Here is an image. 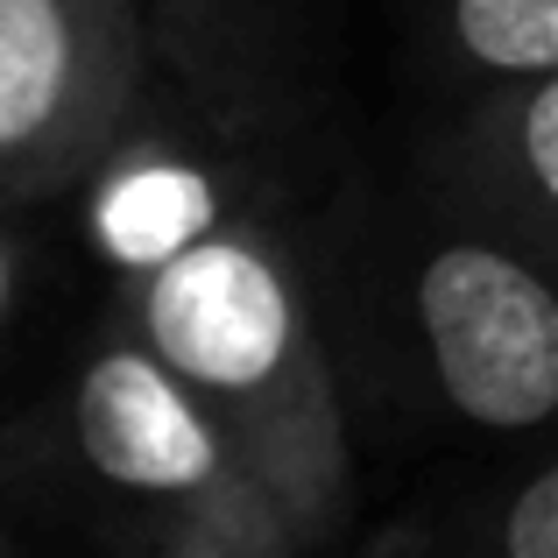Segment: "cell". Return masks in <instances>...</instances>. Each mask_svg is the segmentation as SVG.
Here are the masks:
<instances>
[{
    "instance_id": "1",
    "label": "cell",
    "mask_w": 558,
    "mask_h": 558,
    "mask_svg": "<svg viewBox=\"0 0 558 558\" xmlns=\"http://www.w3.org/2000/svg\"><path fill=\"white\" fill-rule=\"evenodd\" d=\"M135 332L205 396L312 551L347 523L354 438L312 276L269 219H233L135 276Z\"/></svg>"
},
{
    "instance_id": "2",
    "label": "cell",
    "mask_w": 558,
    "mask_h": 558,
    "mask_svg": "<svg viewBox=\"0 0 558 558\" xmlns=\"http://www.w3.org/2000/svg\"><path fill=\"white\" fill-rule=\"evenodd\" d=\"M375 332L438 417L488 438L558 424V269L424 170L368 255Z\"/></svg>"
},
{
    "instance_id": "3",
    "label": "cell",
    "mask_w": 558,
    "mask_h": 558,
    "mask_svg": "<svg viewBox=\"0 0 558 558\" xmlns=\"http://www.w3.org/2000/svg\"><path fill=\"white\" fill-rule=\"evenodd\" d=\"M71 452L107 502L149 517L170 545L312 558V537L247 466L233 432L135 326L93 347L71 381Z\"/></svg>"
},
{
    "instance_id": "4",
    "label": "cell",
    "mask_w": 558,
    "mask_h": 558,
    "mask_svg": "<svg viewBox=\"0 0 558 558\" xmlns=\"http://www.w3.org/2000/svg\"><path fill=\"white\" fill-rule=\"evenodd\" d=\"M163 78L149 0H0V198L14 219L93 170Z\"/></svg>"
},
{
    "instance_id": "5",
    "label": "cell",
    "mask_w": 558,
    "mask_h": 558,
    "mask_svg": "<svg viewBox=\"0 0 558 558\" xmlns=\"http://www.w3.org/2000/svg\"><path fill=\"white\" fill-rule=\"evenodd\" d=\"M170 93L241 142H283L326 113L332 0H149Z\"/></svg>"
},
{
    "instance_id": "6",
    "label": "cell",
    "mask_w": 558,
    "mask_h": 558,
    "mask_svg": "<svg viewBox=\"0 0 558 558\" xmlns=\"http://www.w3.org/2000/svg\"><path fill=\"white\" fill-rule=\"evenodd\" d=\"M424 170L488 205L558 269V71L446 107Z\"/></svg>"
},
{
    "instance_id": "7",
    "label": "cell",
    "mask_w": 558,
    "mask_h": 558,
    "mask_svg": "<svg viewBox=\"0 0 558 558\" xmlns=\"http://www.w3.org/2000/svg\"><path fill=\"white\" fill-rule=\"evenodd\" d=\"M233 219H247V213H233L227 163L170 142L156 128V99L121 135V149L93 170V241L128 276L163 269L170 255L198 247L205 233L233 227Z\"/></svg>"
},
{
    "instance_id": "8",
    "label": "cell",
    "mask_w": 558,
    "mask_h": 558,
    "mask_svg": "<svg viewBox=\"0 0 558 558\" xmlns=\"http://www.w3.org/2000/svg\"><path fill=\"white\" fill-rule=\"evenodd\" d=\"M417 57L446 107L558 71V0H417Z\"/></svg>"
},
{
    "instance_id": "9",
    "label": "cell",
    "mask_w": 558,
    "mask_h": 558,
    "mask_svg": "<svg viewBox=\"0 0 558 558\" xmlns=\"http://www.w3.org/2000/svg\"><path fill=\"white\" fill-rule=\"evenodd\" d=\"M481 558H558V452L502 488L481 523Z\"/></svg>"
},
{
    "instance_id": "10",
    "label": "cell",
    "mask_w": 558,
    "mask_h": 558,
    "mask_svg": "<svg viewBox=\"0 0 558 558\" xmlns=\"http://www.w3.org/2000/svg\"><path fill=\"white\" fill-rule=\"evenodd\" d=\"M170 558H233V551H198V545H170Z\"/></svg>"
}]
</instances>
